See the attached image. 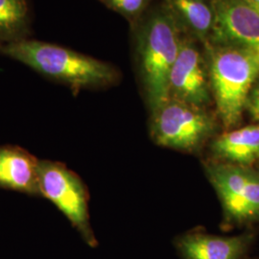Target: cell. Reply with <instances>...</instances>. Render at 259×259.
I'll return each instance as SVG.
<instances>
[{
    "instance_id": "6da1fadb",
    "label": "cell",
    "mask_w": 259,
    "mask_h": 259,
    "mask_svg": "<svg viewBox=\"0 0 259 259\" xmlns=\"http://www.w3.org/2000/svg\"><path fill=\"white\" fill-rule=\"evenodd\" d=\"M0 55L27 65L39 74L66 84L76 93L83 89L111 85L119 78L117 70L108 63L30 37L1 45Z\"/></svg>"
},
{
    "instance_id": "7a4b0ae2",
    "label": "cell",
    "mask_w": 259,
    "mask_h": 259,
    "mask_svg": "<svg viewBox=\"0 0 259 259\" xmlns=\"http://www.w3.org/2000/svg\"><path fill=\"white\" fill-rule=\"evenodd\" d=\"M209 46L208 76L225 131L239 127L250 90L259 77V47Z\"/></svg>"
},
{
    "instance_id": "3957f363",
    "label": "cell",
    "mask_w": 259,
    "mask_h": 259,
    "mask_svg": "<svg viewBox=\"0 0 259 259\" xmlns=\"http://www.w3.org/2000/svg\"><path fill=\"white\" fill-rule=\"evenodd\" d=\"M181 28L165 8L153 14L139 36L143 83L152 113L169 99V76L179 55Z\"/></svg>"
},
{
    "instance_id": "277c9868",
    "label": "cell",
    "mask_w": 259,
    "mask_h": 259,
    "mask_svg": "<svg viewBox=\"0 0 259 259\" xmlns=\"http://www.w3.org/2000/svg\"><path fill=\"white\" fill-rule=\"evenodd\" d=\"M216 127L206 109L169 98L153 112L151 136L158 146L196 153L214 139Z\"/></svg>"
},
{
    "instance_id": "5b68a950",
    "label": "cell",
    "mask_w": 259,
    "mask_h": 259,
    "mask_svg": "<svg viewBox=\"0 0 259 259\" xmlns=\"http://www.w3.org/2000/svg\"><path fill=\"white\" fill-rule=\"evenodd\" d=\"M210 184L222 204L225 226L259 223V170L210 161L205 166Z\"/></svg>"
},
{
    "instance_id": "8992f818",
    "label": "cell",
    "mask_w": 259,
    "mask_h": 259,
    "mask_svg": "<svg viewBox=\"0 0 259 259\" xmlns=\"http://www.w3.org/2000/svg\"><path fill=\"white\" fill-rule=\"evenodd\" d=\"M37 175L40 194L65 214L91 247H95L97 242L89 220L88 196L80 179L64 165L50 161H38Z\"/></svg>"
},
{
    "instance_id": "52a82bcc",
    "label": "cell",
    "mask_w": 259,
    "mask_h": 259,
    "mask_svg": "<svg viewBox=\"0 0 259 259\" xmlns=\"http://www.w3.org/2000/svg\"><path fill=\"white\" fill-rule=\"evenodd\" d=\"M169 98L206 109L212 101L207 63L191 40L183 39L169 76Z\"/></svg>"
},
{
    "instance_id": "ba28073f",
    "label": "cell",
    "mask_w": 259,
    "mask_h": 259,
    "mask_svg": "<svg viewBox=\"0 0 259 259\" xmlns=\"http://www.w3.org/2000/svg\"><path fill=\"white\" fill-rule=\"evenodd\" d=\"M210 40L216 46L259 47V13L245 0H213Z\"/></svg>"
},
{
    "instance_id": "9c48e42d",
    "label": "cell",
    "mask_w": 259,
    "mask_h": 259,
    "mask_svg": "<svg viewBox=\"0 0 259 259\" xmlns=\"http://www.w3.org/2000/svg\"><path fill=\"white\" fill-rule=\"evenodd\" d=\"M254 234L219 236L205 232L185 233L177 239V249L184 259H247Z\"/></svg>"
},
{
    "instance_id": "30bf717a",
    "label": "cell",
    "mask_w": 259,
    "mask_h": 259,
    "mask_svg": "<svg viewBox=\"0 0 259 259\" xmlns=\"http://www.w3.org/2000/svg\"><path fill=\"white\" fill-rule=\"evenodd\" d=\"M209 147L214 162L254 167L259 162V122L225 131Z\"/></svg>"
},
{
    "instance_id": "8fae6325",
    "label": "cell",
    "mask_w": 259,
    "mask_h": 259,
    "mask_svg": "<svg viewBox=\"0 0 259 259\" xmlns=\"http://www.w3.org/2000/svg\"><path fill=\"white\" fill-rule=\"evenodd\" d=\"M37 165V159L21 149L0 148V185L28 194L40 195Z\"/></svg>"
},
{
    "instance_id": "7c38bea8",
    "label": "cell",
    "mask_w": 259,
    "mask_h": 259,
    "mask_svg": "<svg viewBox=\"0 0 259 259\" xmlns=\"http://www.w3.org/2000/svg\"><path fill=\"white\" fill-rule=\"evenodd\" d=\"M166 9L180 28L187 30L204 44L210 40L215 14L208 0H166Z\"/></svg>"
},
{
    "instance_id": "4fadbf2b",
    "label": "cell",
    "mask_w": 259,
    "mask_h": 259,
    "mask_svg": "<svg viewBox=\"0 0 259 259\" xmlns=\"http://www.w3.org/2000/svg\"><path fill=\"white\" fill-rule=\"evenodd\" d=\"M30 28L27 0H0V46L28 38Z\"/></svg>"
},
{
    "instance_id": "5bb4252c",
    "label": "cell",
    "mask_w": 259,
    "mask_h": 259,
    "mask_svg": "<svg viewBox=\"0 0 259 259\" xmlns=\"http://www.w3.org/2000/svg\"><path fill=\"white\" fill-rule=\"evenodd\" d=\"M108 8L127 18H135L146 7L149 0H100Z\"/></svg>"
},
{
    "instance_id": "9a60e30c",
    "label": "cell",
    "mask_w": 259,
    "mask_h": 259,
    "mask_svg": "<svg viewBox=\"0 0 259 259\" xmlns=\"http://www.w3.org/2000/svg\"><path fill=\"white\" fill-rule=\"evenodd\" d=\"M245 112H247L252 122H259V77L253 83L250 93L248 95Z\"/></svg>"
},
{
    "instance_id": "2e32d148",
    "label": "cell",
    "mask_w": 259,
    "mask_h": 259,
    "mask_svg": "<svg viewBox=\"0 0 259 259\" xmlns=\"http://www.w3.org/2000/svg\"><path fill=\"white\" fill-rule=\"evenodd\" d=\"M250 7H252L256 12L259 13V0H245Z\"/></svg>"
},
{
    "instance_id": "e0dca14e",
    "label": "cell",
    "mask_w": 259,
    "mask_h": 259,
    "mask_svg": "<svg viewBox=\"0 0 259 259\" xmlns=\"http://www.w3.org/2000/svg\"><path fill=\"white\" fill-rule=\"evenodd\" d=\"M256 166H257V167H256V168H257V169H258V170H259V162H258V163H257V164H256Z\"/></svg>"
},
{
    "instance_id": "ac0fdd59",
    "label": "cell",
    "mask_w": 259,
    "mask_h": 259,
    "mask_svg": "<svg viewBox=\"0 0 259 259\" xmlns=\"http://www.w3.org/2000/svg\"><path fill=\"white\" fill-rule=\"evenodd\" d=\"M255 259H259V258H255Z\"/></svg>"
}]
</instances>
